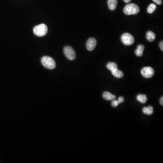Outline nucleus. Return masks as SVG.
<instances>
[{
    "instance_id": "obj_1",
    "label": "nucleus",
    "mask_w": 163,
    "mask_h": 163,
    "mask_svg": "<svg viewBox=\"0 0 163 163\" xmlns=\"http://www.w3.org/2000/svg\"><path fill=\"white\" fill-rule=\"evenodd\" d=\"M124 12L127 15H137L140 12L138 6L134 3L126 5L124 8Z\"/></svg>"
},
{
    "instance_id": "obj_2",
    "label": "nucleus",
    "mask_w": 163,
    "mask_h": 163,
    "mask_svg": "<svg viewBox=\"0 0 163 163\" xmlns=\"http://www.w3.org/2000/svg\"><path fill=\"white\" fill-rule=\"evenodd\" d=\"M35 35L38 37H43L47 33L48 27L45 24H41L36 26L33 29Z\"/></svg>"
},
{
    "instance_id": "obj_3",
    "label": "nucleus",
    "mask_w": 163,
    "mask_h": 163,
    "mask_svg": "<svg viewBox=\"0 0 163 163\" xmlns=\"http://www.w3.org/2000/svg\"><path fill=\"white\" fill-rule=\"evenodd\" d=\"M42 64L46 68L53 69L56 67V63L53 58L49 56H43L41 58Z\"/></svg>"
},
{
    "instance_id": "obj_4",
    "label": "nucleus",
    "mask_w": 163,
    "mask_h": 163,
    "mask_svg": "<svg viewBox=\"0 0 163 163\" xmlns=\"http://www.w3.org/2000/svg\"><path fill=\"white\" fill-rule=\"evenodd\" d=\"M121 41L124 45L126 46H130L133 44L135 42V39L132 35L130 33H126L122 35Z\"/></svg>"
},
{
    "instance_id": "obj_5",
    "label": "nucleus",
    "mask_w": 163,
    "mask_h": 163,
    "mask_svg": "<svg viewBox=\"0 0 163 163\" xmlns=\"http://www.w3.org/2000/svg\"><path fill=\"white\" fill-rule=\"evenodd\" d=\"M63 53L65 56L69 61H73L76 58V54L73 48L69 46L65 47L63 49Z\"/></svg>"
},
{
    "instance_id": "obj_6",
    "label": "nucleus",
    "mask_w": 163,
    "mask_h": 163,
    "mask_svg": "<svg viewBox=\"0 0 163 163\" xmlns=\"http://www.w3.org/2000/svg\"><path fill=\"white\" fill-rule=\"evenodd\" d=\"M141 73L145 78H150L154 75V70L150 67H145L141 70Z\"/></svg>"
},
{
    "instance_id": "obj_7",
    "label": "nucleus",
    "mask_w": 163,
    "mask_h": 163,
    "mask_svg": "<svg viewBox=\"0 0 163 163\" xmlns=\"http://www.w3.org/2000/svg\"><path fill=\"white\" fill-rule=\"evenodd\" d=\"M97 45V41L94 38H90L87 41L86 43V48L88 51H93Z\"/></svg>"
},
{
    "instance_id": "obj_8",
    "label": "nucleus",
    "mask_w": 163,
    "mask_h": 163,
    "mask_svg": "<svg viewBox=\"0 0 163 163\" xmlns=\"http://www.w3.org/2000/svg\"><path fill=\"white\" fill-rule=\"evenodd\" d=\"M107 4L109 9L111 11H113L117 8V0H108Z\"/></svg>"
},
{
    "instance_id": "obj_9",
    "label": "nucleus",
    "mask_w": 163,
    "mask_h": 163,
    "mask_svg": "<svg viewBox=\"0 0 163 163\" xmlns=\"http://www.w3.org/2000/svg\"><path fill=\"white\" fill-rule=\"evenodd\" d=\"M103 98H104L105 100L111 101V100H114L116 98V97L115 95H113L109 92H105L103 93Z\"/></svg>"
},
{
    "instance_id": "obj_10",
    "label": "nucleus",
    "mask_w": 163,
    "mask_h": 163,
    "mask_svg": "<svg viewBox=\"0 0 163 163\" xmlns=\"http://www.w3.org/2000/svg\"><path fill=\"white\" fill-rule=\"evenodd\" d=\"M111 72L112 74L117 78H122L123 77V73L121 70H119L118 68L112 70Z\"/></svg>"
},
{
    "instance_id": "obj_11",
    "label": "nucleus",
    "mask_w": 163,
    "mask_h": 163,
    "mask_svg": "<svg viewBox=\"0 0 163 163\" xmlns=\"http://www.w3.org/2000/svg\"><path fill=\"white\" fill-rule=\"evenodd\" d=\"M144 47L143 45H140L137 47V50H135V53L136 56L138 57H141L142 56L144 50Z\"/></svg>"
},
{
    "instance_id": "obj_12",
    "label": "nucleus",
    "mask_w": 163,
    "mask_h": 163,
    "mask_svg": "<svg viewBox=\"0 0 163 163\" xmlns=\"http://www.w3.org/2000/svg\"><path fill=\"white\" fill-rule=\"evenodd\" d=\"M143 112L146 115H152L154 112L153 107L152 106H149L148 107H144L143 108Z\"/></svg>"
},
{
    "instance_id": "obj_13",
    "label": "nucleus",
    "mask_w": 163,
    "mask_h": 163,
    "mask_svg": "<svg viewBox=\"0 0 163 163\" xmlns=\"http://www.w3.org/2000/svg\"><path fill=\"white\" fill-rule=\"evenodd\" d=\"M146 39L149 41H153L155 38V35L154 33L151 31H148L146 33Z\"/></svg>"
},
{
    "instance_id": "obj_14",
    "label": "nucleus",
    "mask_w": 163,
    "mask_h": 163,
    "mask_svg": "<svg viewBox=\"0 0 163 163\" xmlns=\"http://www.w3.org/2000/svg\"><path fill=\"white\" fill-rule=\"evenodd\" d=\"M137 99L138 102L141 103H145L147 101V96L144 94H139L137 96Z\"/></svg>"
},
{
    "instance_id": "obj_15",
    "label": "nucleus",
    "mask_w": 163,
    "mask_h": 163,
    "mask_svg": "<svg viewBox=\"0 0 163 163\" xmlns=\"http://www.w3.org/2000/svg\"><path fill=\"white\" fill-rule=\"evenodd\" d=\"M107 68L108 69L112 71L114 69H116V68H118V65L117 63L114 62H109L107 64Z\"/></svg>"
},
{
    "instance_id": "obj_16",
    "label": "nucleus",
    "mask_w": 163,
    "mask_h": 163,
    "mask_svg": "<svg viewBox=\"0 0 163 163\" xmlns=\"http://www.w3.org/2000/svg\"><path fill=\"white\" fill-rule=\"evenodd\" d=\"M156 8H157V6L155 4H153V3L150 4L148 7L147 12L149 14H152L154 12L155 10H156Z\"/></svg>"
},
{
    "instance_id": "obj_17",
    "label": "nucleus",
    "mask_w": 163,
    "mask_h": 163,
    "mask_svg": "<svg viewBox=\"0 0 163 163\" xmlns=\"http://www.w3.org/2000/svg\"><path fill=\"white\" fill-rule=\"evenodd\" d=\"M119 104V103L118 101L117 100H113L112 102V106L113 107H116Z\"/></svg>"
},
{
    "instance_id": "obj_18",
    "label": "nucleus",
    "mask_w": 163,
    "mask_h": 163,
    "mask_svg": "<svg viewBox=\"0 0 163 163\" xmlns=\"http://www.w3.org/2000/svg\"><path fill=\"white\" fill-rule=\"evenodd\" d=\"M153 1L154 3L159 5H160L162 4V0H153Z\"/></svg>"
},
{
    "instance_id": "obj_19",
    "label": "nucleus",
    "mask_w": 163,
    "mask_h": 163,
    "mask_svg": "<svg viewBox=\"0 0 163 163\" xmlns=\"http://www.w3.org/2000/svg\"><path fill=\"white\" fill-rule=\"evenodd\" d=\"M118 101L119 103H122L124 101V98L123 97H120L118 99Z\"/></svg>"
},
{
    "instance_id": "obj_20",
    "label": "nucleus",
    "mask_w": 163,
    "mask_h": 163,
    "mask_svg": "<svg viewBox=\"0 0 163 163\" xmlns=\"http://www.w3.org/2000/svg\"><path fill=\"white\" fill-rule=\"evenodd\" d=\"M163 42L161 41V42L159 43V47H160V49L162 50V51H163Z\"/></svg>"
},
{
    "instance_id": "obj_21",
    "label": "nucleus",
    "mask_w": 163,
    "mask_h": 163,
    "mask_svg": "<svg viewBox=\"0 0 163 163\" xmlns=\"http://www.w3.org/2000/svg\"><path fill=\"white\" fill-rule=\"evenodd\" d=\"M163 97H162V98H161V99H160V104H161V105H162V106H163Z\"/></svg>"
},
{
    "instance_id": "obj_22",
    "label": "nucleus",
    "mask_w": 163,
    "mask_h": 163,
    "mask_svg": "<svg viewBox=\"0 0 163 163\" xmlns=\"http://www.w3.org/2000/svg\"><path fill=\"white\" fill-rule=\"evenodd\" d=\"M132 0H123V1L126 3H129V2H130Z\"/></svg>"
}]
</instances>
